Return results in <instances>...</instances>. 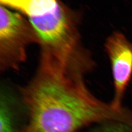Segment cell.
Returning <instances> with one entry per match:
<instances>
[{
  "mask_svg": "<svg viewBox=\"0 0 132 132\" xmlns=\"http://www.w3.org/2000/svg\"><path fill=\"white\" fill-rule=\"evenodd\" d=\"M106 52L111 62L114 94L111 102L117 109H122V101L132 76V43L120 32H114L106 41Z\"/></svg>",
  "mask_w": 132,
  "mask_h": 132,
  "instance_id": "cell-3",
  "label": "cell"
},
{
  "mask_svg": "<svg viewBox=\"0 0 132 132\" xmlns=\"http://www.w3.org/2000/svg\"><path fill=\"white\" fill-rule=\"evenodd\" d=\"M94 62L40 53L34 76L21 88L32 132H76L95 123L120 121L132 124V111L117 109L89 89L86 76Z\"/></svg>",
  "mask_w": 132,
  "mask_h": 132,
  "instance_id": "cell-1",
  "label": "cell"
},
{
  "mask_svg": "<svg viewBox=\"0 0 132 132\" xmlns=\"http://www.w3.org/2000/svg\"><path fill=\"white\" fill-rule=\"evenodd\" d=\"M15 130L13 114L5 95H2L0 105V132H18Z\"/></svg>",
  "mask_w": 132,
  "mask_h": 132,
  "instance_id": "cell-5",
  "label": "cell"
},
{
  "mask_svg": "<svg viewBox=\"0 0 132 132\" xmlns=\"http://www.w3.org/2000/svg\"><path fill=\"white\" fill-rule=\"evenodd\" d=\"M18 132H30V131H29L28 130H26V129H25L24 128H23L22 130H20V131H19ZM93 132H98V129L97 128V129H96L95 130H94V131H93Z\"/></svg>",
  "mask_w": 132,
  "mask_h": 132,
  "instance_id": "cell-7",
  "label": "cell"
},
{
  "mask_svg": "<svg viewBox=\"0 0 132 132\" xmlns=\"http://www.w3.org/2000/svg\"><path fill=\"white\" fill-rule=\"evenodd\" d=\"M38 43L37 34L29 19L1 5V71L19 69L27 59L28 48Z\"/></svg>",
  "mask_w": 132,
  "mask_h": 132,
  "instance_id": "cell-2",
  "label": "cell"
},
{
  "mask_svg": "<svg viewBox=\"0 0 132 132\" xmlns=\"http://www.w3.org/2000/svg\"><path fill=\"white\" fill-rule=\"evenodd\" d=\"M99 132H132V125L120 121H113L101 124Z\"/></svg>",
  "mask_w": 132,
  "mask_h": 132,
  "instance_id": "cell-6",
  "label": "cell"
},
{
  "mask_svg": "<svg viewBox=\"0 0 132 132\" xmlns=\"http://www.w3.org/2000/svg\"><path fill=\"white\" fill-rule=\"evenodd\" d=\"M60 0H0L1 5L17 10L29 18L38 17L53 12Z\"/></svg>",
  "mask_w": 132,
  "mask_h": 132,
  "instance_id": "cell-4",
  "label": "cell"
}]
</instances>
